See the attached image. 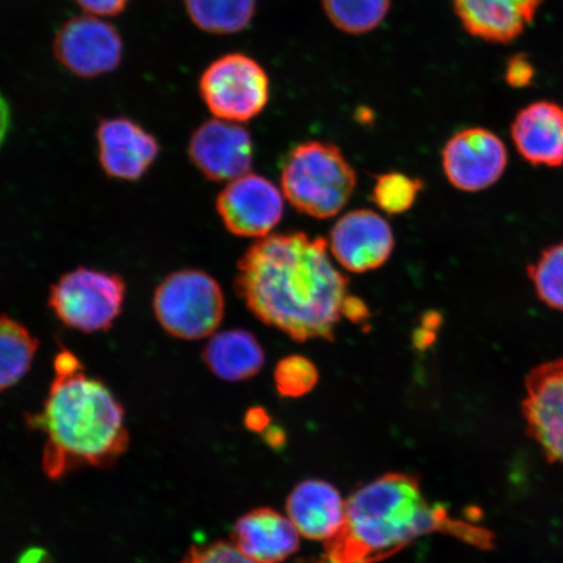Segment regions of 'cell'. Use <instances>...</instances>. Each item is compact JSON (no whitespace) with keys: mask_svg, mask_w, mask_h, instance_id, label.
Returning <instances> with one entry per match:
<instances>
[{"mask_svg":"<svg viewBox=\"0 0 563 563\" xmlns=\"http://www.w3.org/2000/svg\"><path fill=\"white\" fill-rule=\"evenodd\" d=\"M329 243L305 232L265 236L238 264L235 288L265 325L295 341H333L349 278L330 262Z\"/></svg>","mask_w":563,"mask_h":563,"instance_id":"1","label":"cell"},{"mask_svg":"<svg viewBox=\"0 0 563 563\" xmlns=\"http://www.w3.org/2000/svg\"><path fill=\"white\" fill-rule=\"evenodd\" d=\"M44 408L27 426L46 435L42 467L58 481L80 467L112 466L129 449L123 406L101 379L89 377L73 352L55 357Z\"/></svg>","mask_w":563,"mask_h":563,"instance_id":"2","label":"cell"},{"mask_svg":"<svg viewBox=\"0 0 563 563\" xmlns=\"http://www.w3.org/2000/svg\"><path fill=\"white\" fill-rule=\"evenodd\" d=\"M448 532L478 548H490L488 531L450 518L429 505L417 477L386 474L346 501L342 530L329 540L319 563H372L389 558L415 539Z\"/></svg>","mask_w":563,"mask_h":563,"instance_id":"3","label":"cell"},{"mask_svg":"<svg viewBox=\"0 0 563 563\" xmlns=\"http://www.w3.org/2000/svg\"><path fill=\"white\" fill-rule=\"evenodd\" d=\"M280 183L295 209L327 220L347 206L355 191L356 173L336 145L307 141L288 154Z\"/></svg>","mask_w":563,"mask_h":563,"instance_id":"4","label":"cell"},{"mask_svg":"<svg viewBox=\"0 0 563 563\" xmlns=\"http://www.w3.org/2000/svg\"><path fill=\"white\" fill-rule=\"evenodd\" d=\"M161 327L180 340L213 335L223 320L224 297L214 278L201 271L173 273L158 286L153 299Z\"/></svg>","mask_w":563,"mask_h":563,"instance_id":"5","label":"cell"},{"mask_svg":"<svg viewBox=\"0 0 563 563\" xmlns=\"http://www.w3.org/2000/svg\"><path fill=\"white\" fill-rule=\"evenodd\" d=\"M208 110L222 121H252L265 110L271 98L266 70L251 56L232 53L211 62L199 81Z\"/></svg>","mask_w":563,"mask_h":563,"instance_id":"6","label":"cell"},{"mask_svg":"<svg viewBox=\"0 0 563 563\" xmlns=\"http://www.w3.org/2000/svg\"><path fill=\"white\" fill-rule=\"evenodd\" d=\"M124 297V280L118 274L79 267L56 282L48 305L68 328L96 333L112 327Z\"/></svg>","mask_w":563,"mask_h":563,"instance_id":"7","label":"cell"},{"mask_svg":"<svg viewBox=\"0 0 563 563\" xmlns=\"http://www.w3.org/2000/svg\"><path fill=\"white\" fill-rule=\"evenodd\" d=\"M55 59L81 79L111 74L121 66L123 40L117 27L93 15L69 19L55 34Z\"/></svg>","mask_w":563,"mask_h":563,"instance_id":"8","label":"cell"},{"mask_svg":"<svg viewBox=\"0 0 563 563\" xmlns=\"http://www.w3.org/2000/svg\"><path fill=\"white\" fill-rule=\"evenodd\" d=\"M442 166L455 188L478 192L501 178L508 166V152L496 133L475 126L455 133L448 141Z\"/></svg>","mask_w":563,"mask_h":563,"instance_id":"9","label":"cell"},{"mask_svg":"<svg viewBox=\"0 0 563 563\" xmlns=\"http://www.w3.org/2000/svg\"><path fill=\"white\" fill-rule=\"evenodd\" d=\"M217 210L232 234L265 238L284 217V196L264 176L246 174L218 196Z\"/></svg>","mask_w":563,"mask_h":563,"instance_id":"10","label":"cell"},{"mask_svg":"<svg viewBox=\"0 0 563 563\" xmlns=\"http://www.w3.org/2000/svg\"><path fill=\"white\" fill-rule=\"evenodd\" d=\"M188 154L208 179L232 181L250 174L253 140L245 126L216 118L197 126L189 140Z\"/></svg>","mask_w":563,"mask_h":563,"instance_id":"11","label":"cell"},{"mask_svg":"<svg viewBox=\"0 0 563 563\" xmlns=\"http://www.w3.org/2000/svg\"><path fill=\"white\" fill-rule=\"evenodd\" d=\"M523 413L547 460L563 468V357L539 365L527 377Z\"/></svg>","mask_w":563,"mask_h":563,"instance_id":"12","label":"cell"},{"mask_svg":"<svg viewBox=\"0 0 563 563\" xmlns=\"http://www.w3.org/2000/svg\"><path fill=\"white\" fill-rule=\"evenodd\" d=\"M330 251L344 269L352 273L375 271L389 260L394 250L390 224L372 210H354L335 223Z\"/></svg>","mask_w":563,"mask_h":563,"instance_id":"13","label":"cell"},{"mask_svg":"<svg viewBox=\"0 0 563 563\" xmlns=\"http://www.w3.org/2000/svg\"><path fill=\"white\" fill-rule=\"evenodd\" d=\"M98 158L110 178L135 181L150 170L159 154V144L130 118L103 119L97 129Z\"/></svg>","mask_w":563,"mask_h":563,"instance_id":"14","label":"cell"},{"mask_svg":"<svg viewBox=\"0 0 563 563\" xmlns=\"http://www.w3.org/2000/svg\"><path fill=\"white\" fill-rule=\"evenodd\" d=\"M543 0H453L454 11L464 30L493 44H509L519 37Z\"/></svg>","mask_w":563,"mask_h":563,"instance_id":"15","label":"cell"},{"mask_svg":"<svg viewBox=\"0 0 563 563\" xmlns=\"http://www.w3.org/2000/svg\"><path fill=\"white\" fill-rule=\"evenodd\" d=\"M517 151L534 166L563 165V108L552 101H538L520 110L511 124Z\"/></svg>","mask_w":563,"mask_h":563,"instance_id":"16","label":"cell"},{"mask_svg":"<svg viewBox=\"0 0 563 563\" xmlns=\"http://www.w3.org/2000/svg\"><path fill=\"white\" fill-rule=\"evenodd\" d=\"M288 519L309 540H332L346 520V501L332 484L306 481L287 498Z\"/></svg>","mask_w":563,"mask_h":563,"instance_id":"17","label":"cell"},{"mask_svg":"<svg viewBox=\"0 0 563 563\" xmlns=\"http://www.w3.org/2000/svg\"><path fill=\"white\" fill-rule=\"evenodd\" d=\"M299 534L290 519L262 508L238 520L232 530V544L258 563H280L298 552Z\"/></svg>","mask_w":563,"mask_h":563,"instance_id":"18","label":"cell"},{"mask_svg":"<svg viewBox=\"0 0 563 563\" xmlns=\"http://www.w3.org/2000/svg\"><path fill=\"white\" fill-rule=\"evenodd\" d=\"M203 361L224 382H244L263 369L265 352L255 335L235 329L211 336Z\"/></svg>","mask_w":563,"mask_h":563,"instance_id":"19","label":"cell"},{"mask_svg":"<svg viewBox=\"0 0 563 563\" xmlns=\"http://www.w3.org/2000/svg\"><path fill=\"white\" fill-rule=\"evenodd\" d=\"M257 0H186V10L200 31L235 34L246 30L256 15Z\"/></svg>","mask_w":563,"mask_h":563,"instance_id":"20","label":"cell"},{"mask_svg":"<svg viewBox=\"0 0 563 563\" xmlns=\"http://www.w3.org/2000/svg\"><path fill=\"white\" fill-rule=\"evenodd\" d=\"M38 342L25 327L0 316V391L10 389L30 372Z\"/></svg>","mask_w":563,"mask_h":563,"instance_id":"21","label":"cell"},{"mask_svg":"<svg viewBox=\"0 0 563 563\" xmlns=\"http://www.w3.org/2000/svg\"><path fill=\"white\" fill-rule=\"evenodd\" d=\"M330 23L347 34H367L384 23L391 0H322Z\"/></svg>","mask_w":563,"mask_h":563,"instance_id":"22","label":"cell"},{"mask_svg":"<svg viewBox=\"0 0 563 563\" xmlns=\"http://www.w3.org/2000/svg\"><path fill=\"white\" fill-rule=\"evenodd\" d=\"M539 298L563 311V243L551 246L528 269Z\"/></svg>","mask_w":563,"mask_h":563,"instance_id":"23","label":"cell"},{"mask_svg":"<svg viewBox=\"0 0 563 563\" xmlns=\"http://www.w3.org/2000/svg\"><path fill=\"white\" fill-rule=\"evenodd\" d=\"M421 189L419 179L400 173H387L378 176L372 197L387 214H400L411 209Z\"/></svg>","mask_w":563,"mask_h":563,"instance_id":"24","label":"cell"},{"mask_svg":"<svg viewBox=\"0 0 563 563\" xmlns=\"http://www.w3.org/2000/svg\"><path fill=\"white\" fill-rule=\"evenodd\" d=\"M274 382L282 397L300 398L314 389L319 383V371L309 358L291 355L277 364Z\"/></svg>","mask_w":563,"mask_h":563,"instance_id":"25","label":"cell"},{"mask_svg":"<svg viewBox=\"0 0 563 563\" xmlns=\"http://www.w3.org/2000/svg\"><path fill=\"white\" fill-rule=\"evenodd\" d=\"M180 563H258L239 551L227 541H216L207 545H196L189 549Z\"/></svg>","mask_w":563,"mask_h":563,"instance_id":"26","label":"cell"},{"mask_svg":"<svg viewBox=\"0 0 563 563\" xmlns=\"http://www.w3.org/2000/svg\"><path fill=\"white\" fill-rule=\"evenodd\" d=\"M533 63L525 54L514 55L505 69V79L511 88L522 89L530 87L534 80Z\"/></svg>","mask_w":563,"mask_h":563,"instance_id":"27","label":"cell"},{"mask_svg":"<svg viewBox=\"0 0 563 563\" xmlns=\"http://www.w3.org/2000/svg\"><path fill=\"white\" fill-rule=\"evenodd\" d=\"M76 3L88 12V15L110 18L122 13L130 0H76Z\"/></svg>","mask_w":563,"mask_h":563,"instance_id":"28","label":"cell"},{"mask_svg":"<svg viewBox=\"0 0 563 563\" xmlns=\"http://www.w3.org/2000/svg\"><path fill=\"white\" fill-rule=\"evenodd\" d=\"M342 314L354 323H364L369 319V309L362 299L347 295L343 300Z\"/></svg>","mask_w":563,"mask_h":563,"instance_id":"29","label":"cell"},{"mask_svg":"<svg viewBox=\"0 0 563 563\" xmlns=\"http://www.w3.org/2000/svg\"><path fill=\"white\" fill-rule=\"evenodd\" d=\"M271 417L263 407H252L249 412L245 413V426L251 429L252 432L262 433L266 428L271 427Z\"/></svg>","mask_w":563,"mask_h":563,"instance_id":"30","label":"cell"},{"mask_svg":"<svg viewBox=\"0 0 563 563\" xmlns=\"http://www.w3.org/2000/svg\"><path fill=\"white\" fill-rule=\"evenodd\" d=\"M11 126V109L9 102L0 93V146L3 145Z\"/></svg>","mask_w":563,"mask_h":563,"instance_id":"31","label":"cell"},{"mask_svg":"<svg viewBox=\"0 0 563 563\" xmlns=\"http://www.w3.org/2000/svg\"><path fill=\"white\" fill-rule=\"evenodd\" d=\"M435 333L433 330H429L426 328H419L418 330H415L412 342L413 346L418 350H427L428 347H431L432 344L435 341Z\"/></svg>","mask_w":563,"mask_h":563,"instance_id":"32","label":"cell"},{"mask_svg":"<svg viewBox=\"0 0 563 563\" xmlns=\"http://www.w3.org/2000/svg\"><path fill=\"white\" fill-rule=\"evenodd\" d=\"M265 435V441L269 443V446L272 448H278L284 445L286 441L285 432L282 431L279 427H269L266 428L263 432Z\"/></svg>","mask_w":563,"mask_h":563,"instance_id":"33","label":"cell"},{"mask_svg":"<svg viewBox=\"0 0 563 563\" xmlns=\"http://www.w3.org/2000/svg\"><path fill=\"white\" fill-rule=\"evenodd\" d=\"M442 323V316L438 312H428L422 316L421 327L438 332Z\"/></svg>","mask_w":563,"mask_h":563,"instance_id":"34","label":"cell"}]
</instances>
